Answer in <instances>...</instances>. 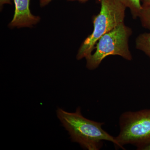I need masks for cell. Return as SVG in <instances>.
I'll list each match as a JSON object with an SVG mask.
<instances>
[{"label":"cell","instance_id":"cell-1","mask_svg":"<svg viewBox=\"0 0 150 150\" xmlns=\"http://www.w3.org/2000/svg\"><path fill=\"white\" fill-rule=\"evenodd\" d=\"M57 115L69 132L72 141L78 143L83 149L99 150L104 141L112 142L115 146L121 148L115 137L103 129L104 123L85 118L81 113L80 108L74 112H68L59 108Z\"/></svg>","mask_w":150,"mask_h":150},{"label":"cell","instance_id":"cell-2","mask_svg":"<svg viewBox=\"0 0 150 150\" xmlns=\"http://www.w3.org/2000/svg\"><path fill=\"white\" fill-rule=\"evenodd\" d=\"M100 11L93 17V31L82 43L77 54L78 60L91 55L103 35L124 23L126 7L119 0H100Z\"/></svg>","mask_w":150,"mask_h":150},{"label":"cell","instance_id":"cell-3","mask_svg":"<svg viewBox=\"0 0 150 150\" xmlns=\"http://www.w3.org/2000/svg\"><path fill=\"white\" fill-rule=\"evenodd\" d=\"M132 34L131 28L123 23L103 35L97 42L94 53L86 58L87 68L95 69L105 58L111 55L120 56L128 61L132 60L129 43Z\"/></svg>","mask_w":150,"mask_h":150},{"label":"cell","instance_id":"cell-4","mask_svg":"<svg viewBox=\"0 0 150 150\" xmlns=\"http://www.w3.org/2000/svg\"><path fill=\"white\" fill-rule=\"evenodd\" d=\"M119 125L120 132L115 139L121 149H124L123 146L131 144L142 150L150 144V109L123 112Z\"/></svg>","mask_w":150,"mask_h":150},{"label":"cell","instance_id":"cell-5","mask_svg":"<svg viewBox=\"0 0 150 150\" xmlns=\"http://www.w3.org/2000/svg\"><path fill=\"white\" fill-rule=\"evenodd\" d=\"M30 1L13 0L15 9L13 18L8 25L9 27H32L39 22L40 17L33 15L30 12Z\"/></svg>","mask_w":150,"mask_h":150},{"label":"cell","instance_id":"cell-6","mask_svg":"<svg viewBox=\"0 0 150 150\" xmlns=\"http://www.w3.org/2000/svg\"><path fill=\"white\" fill-rule=\"evenodd\" d=\"M136 48L143 51L150 59V32L142 33L135 40Z\"/></svg>","mask_w":150,"mask_h":150},{"label":"cell","instance_id":"cell-7","mask_svg":"<svg viewBox=\"0 0 150 150\" xmlns=\"http://www.w3.org/2000/svg\"><path fill=\"white\" fill-rule=\"evenodd\" d=\"M126 8H129L133 18H139L142 9L141 0H119Z\"/></svg>","mask_w":150,"mask_h":150},{"label":"cell","instance_id":"cell-8","mask_svg":"<svg viewBox=\"0 0 150 150\" xmlns=\"http://www.w3.org/2000/svg\"><path fill=\"white\" fill-rule=\"evenodd\" d=\"M139 18L143 27L150 30V5H142Z\"/></svg>","mask_w":150,"mask_h":150},{"label":"cell","instance_id":"cell-9","mask_svg":"<svg viewBox=\"0 0 150 150\" xmlns=\"http://www.w3.org/2000/svg\"><path fill=\"white\" fill-rule=\"evenodd\" d=\"M53 0H40V5L41 7L45 6L47 5L51 1ZM70 1H78L81 2L82 3H85L88 0H68Z\"/></svg>","mask_w":150,"mask_h":150},{"label":"cell","instance_id":"cell-10","mask_svg":"<svg viewBox=\"0 0 150 150\" xmlns=\"http://www.w3.org/2000/svg\"><path fill=\"white\" fill-rule=\"evenodd\" d=\"M11 1H13V0H0V5H1V7H2L5 4H11Z\"/></svg>","mask_w":150,"mask_h":150},{"label":"cell","instance_id":"cell-11","mask_svg":"<svg viewBox=\"0 0 150 150\" xmlns=\"http://www.w3.org/2000/svg\"><path fill=\"white\" fill-rule=\"evenodd\" d=\"M142 5H150V0H141Z\"/></svg>","mask_w":150,"mask_h":150},{"label":"cell","instance_id":"cell-12","mask_svg":"<svg viewBox=\"0 0 150 150\" xmlns=\"http://www.w3.org/2000/svg\"><path fill=\"white\" fill-rule=\"evenodd\" d=\"M142 150H150V144L143 148Z\"/></svg>","mask_w":150,"mask_h":150}]
</instances>
